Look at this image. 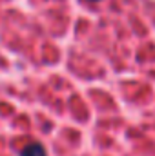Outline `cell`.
Segmentation results:
<instances>
[{"label": "cell", "mask_w": 155, "mask_h": 156, "mask_svg": "<svg viewBox=\"0 0 155 156\" xmlns=\"http://www.w3.org/2000/svg\"><path fill=\"white\" fill-rule=\"evenodd\" d=\"M91 2H99V0H91Z\"/></svg>", "instance_id": "2"}, {"label": "cell", "mask_w": 155, "mask_h": 156, "mask_svg": "<svg viewBox=\"0 0 155 156\" xmlns=\"http://www.w3.org/2000/svg\"><path fill=\"white\" fill-rule=\"evenodd\" d=\"M20 156H46V151L39 142H31L20 151Z\"/></svg>", "instance_id": "1"}]
</instances>
